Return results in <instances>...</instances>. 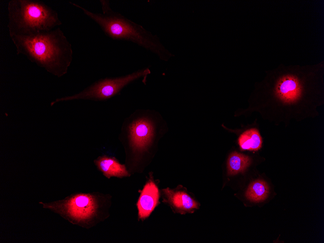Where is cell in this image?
<instances>
[{"label":"cell","mask_w":324,"mask_h":243,"mask_svg":"<svg viewBox=\"0 0 324 243\" xmlns=\"http://www.w3.org/2000/svg\"><path fill=\"white\" fill-rule=\"evenodd\" d=\"M150 73L148 68L139 69L120 77L100 79L82 91L72 96L58 98L52 101L50 106L63 101L73 100H104L118 94L127 85Z\"/></svg>","instance_id":"cell-6"},{"label":"cell","mask_w":324,"mask_h":243,"mask_svg":"<svg viewBox=\"0 0 324 243\" xmlns=\"http://www.w3.org/2000/svg\"><path fill=\"white\" fill-rule=\"evenodd\" d=\"M303 86L299 79L292 74H284L279 78L274 88L276 97L283 102L293 103L302 96Z\"/></svg>","instance_id":"cell-7"},{"label":"cell","mask_w":324,"mask_h":243,"mask_svg":"<svg viewBox=\"0 0 324 243\" xmlns=\"http://www.w3.org/2000/svg\"><path fill=\"white\" fill-rule=\"evenodd\" d=\"M104 200L103 196L97 194L78 193L62 199L39 204L73 224L89 227L99 218Z\"/></svg>","instance_id":"cell-4"},{"label":"cell","mask_w":324,"mask_h":243,"mask_svg":"<svg viewBox=\"0 0 324 243\" xmlns=\"http://www.w3.org/2000/svg\"><path fill=\"white\" fill-rule=\"evenodd\" d=\"M168 202L178 211H189L198 208L197 203L183 191L163 190Z\"/></svg>","instance_id":"cell-10"},{"label":"cell","mask_w":324,"mask_h":243,"mask_svg":"<svg viewBox=\"0 0 324 243\" xmlns=\"http://www.w3.org/2000/svg\"><path fill=\"white\" fill-rule=\"evenodd\" d=\"M150 118L142 110H137L125 118L122 123L121 134L126 139L134 162L147 149L154 138L155 124Z\"/></svg>","instance_id":"cell-5"},{"label":"cell","mask_w":324,"mask_h":243,"mask_svg":"<svg viewBox=\"0 0 324 243\" xmlns=\"http://www.w3.org/2000/svg\"><path fill=\"white\" fill-rule=\"evenodd\" d=\"M69 3L80 9L111 39L133 43L152 52L165 61L174 56L157 35L152 34L141 25L114 11L111 7L109 0H100L101 13L91 12L74 2Z\"/></svg>","instance_id":"cell-2"},{"label":"cell","mask_w":324,"mask_h":243,"mask_svg":"<svg viewBox=\"0 0 324 243\" xmlns=\"http://www.w3.org/2000/svg\"><path fill=\"white\" fill-rule=\"evenodd\" d=\"M159 197L157 186L149 180L144 186L137 202L139 219H144L150 214L158 204Z\"/></svg>","instance_id":"cell-8"},{"label":"cell","mask_w":324,"mask_h":243,"mask_svg":"<svg viewBox=\"0 0 324 243\" xmlns=\"http://www.w3.org/2000/svg\"><path fill=\"white\" fill-rule=\"evenodd\" d=\"M94 163L98 169L108 178L113 177L123 178L130 175L125 165L119 163L114 158L105 155L99 156L94 161Z\"/></svg>","instance_id":"cell-9"},{"label":"cell","mask_w":324,"mask_h":243,"mask_svg":"<svg viewBox=\"0 0 324 243\" xmlns=\"http://www.w3.org/2000/svg\"><path fill=\"white\" fill-rule=\"evenodd\" d=\"M9 34L31 35L62 25L57 12L42 1L11 0L7 5Z\"/></svg>","instance_id":"cell-3"},{"label":"cell","mask_w":324,"mask_h":243,"mask_svg":"<svg viewBox=\"0 0 324 243\" xmlns=\"http://www.w3.org/2000/svg\"><path fill=\"white\" fill-rule=\"evenodd\" d=\"M16 53L58 77L65 74L73 60L72 46L57 27L31 35L10 34Z\"/></svg>","instance_id":"cell-1"},{"label":"cell","mask_w":324,"mask_h":243,"mask_svg":"<svg viewBox=\"0 0 324 243\" xmlns=\"http://www.w3.org/2000/svg\"><path fill=\"white\" fill-rule=\"evenodd\" d=\"M250 158L237 152H232L227 160V172L229 175H233L242 172L249 166Z\"/></svg>","instance_id":"cell-12"},{"label":"cell","mask_w":324,"mask_h":243,"mask_svg":"<svg viewBox=\"0 0 324 243\" xmlns=\"http://www.w3.org/2000/svg\"><path fill=\"white\" fill-rule=\"evenodd\" d=\"M268 193L269 187L267 183L262 180H257L250 184L245 195L250 201L259 202L264 200Z\"/></svg>","instance_id":"cell-13"},{"label":"cell","mask_w":324,"mask_h":243,"mask_svg":"<svg viewBox=\"0 0 324 243\" xmlns=\"http://www.w3.org/2000/svg\"><path fill=\"white\" fill-rule=\"evenodd\" d=\"M238 143L243 150H258L262 146V139L258 130L251 129L243 132Z\"/></svg>","instance_id":"cell-11"}]
</instances>
